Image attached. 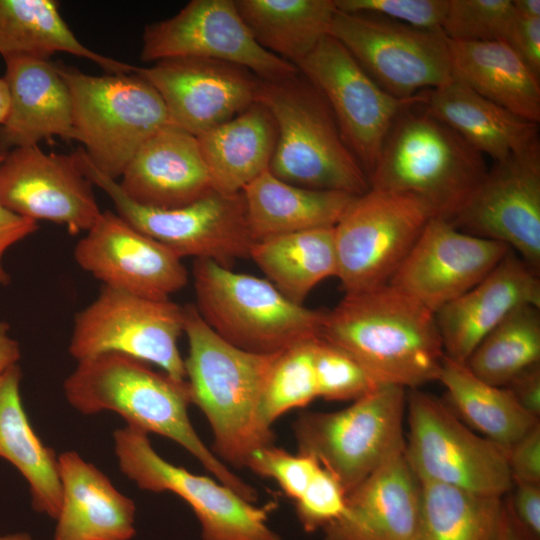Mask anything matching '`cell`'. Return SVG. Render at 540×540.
Segmentation results:
<instances>
[{
	"instance_id": "1",
	"label": "cell",
	"mask_w": 540,
	"mask_h": 540,
	"mask_svg": "<svg viewBox=\"0 0 540 540\" xmlns=\"http://www.w3.org/2000/svg\"><path fill=\"white\" fill-rule=\"evenodd\" d=\"M319 337L351 355L378 385L438 381L445 356L435 313L390 283L345 293Z\"/></svg>"
},
{
	"instance_id": "2",
	"label": "cell",
	"mask_w": 540,
	"mask_h": 540,
	"mask_svg": "<svg viewBox=\"0 0 540 540\" xmlns=\"http://www.w3.org/2000/svg\"><path fill=\"white\" fill-rule=\"evenodd\" d=\"M63 388L67 401L82 414L113 411L129 426L173 440L221 484L249 502L257 500L255 488L232 472L193 428L188 416L191 394L187 381L156 372L133 357L105 353L78 361Z\"/></svg>"
},
{
	"instance_id": "3",
	"label": "cell",
	"mask_w": 540,
	"mask_h": 540,
	"mask_svg": "<svg viewBox=\"0 0 540 540\" xmlns=\"http://www.w3.org/2000/svg\"><path fill=\"white\" fill-rule=\"evenodd\" d=\"M184 308L188 355L184 359L191 403L207 418L214 454L224 463L245 467L250 455L274 444L272 429L259 417L262 394L278 355L240 349L220 337L194 304Z\"/></svg>"
},
{
	"instance_id": "4",
	"label": "cell",
	"mask_w": 540,
	"mask_h": 540,
	"mask_svg": "<svg viewBox=\"0 0 540 540\" xmlns=\"http://www.w3.org/2000/svg\"><path fill=\"white\" fill-rule=\"evenodd\" d=\"M421 102L397 116L368 181L371 188L409 195L433 218L451 221L488 168L481 153Z\"/></svg>"
},
{
	"instance_id": "5",
	"label": "cell",
	"mask_w": 540,
	"mask_h": 540,
	"mask_svg": "<svg viewBox=\"0 0 540 540\" xmlns=\"http://www.w3.org/2000/svg\"><path fill=\"white\" fill-rule=\"evenodd\" d=\"M256 101L270 112L276 126L269 165L275 177L303 188L354 196L370 188L328 103L300 72L281 80L260 79Z\"/></svg>"
},
{
	"instance_id": "6",
	"label": "cell",
	"mask_w": 540,
	"mask_h": 540,
	"mask_svg": "<svg viewBox=\"0 0 540 540\" xmlns=\"http://www.w3.org/2000/svg\"><path fill=\"white\" fill-rule=\"evenodd\" d=\"M192 274L201 318L240 349L274 354L320 335L324 311L292 302L267 279L205 259Z\"/></svg>"
},
{
	"instance_id": "7",
	"label": "cell",
	"mask_w": 540,
	"mask_h": 540,
	"mask_svg": "<svg viewBox=\"0 0 540 540\" xmlns=\"http://www.w3.org/2000/svg\"><path fill=\"white\" fill-rule=\"evenodd\" d=\"M57 67L71 95L75 140L95 168L120 178L142 144L170 124L164 101L134 71L95 76Z\"/></svg>"
},
{
	"instance_id": "8",
	"label": "cell",
	"mask_w": 540,
	"mask_h": 540,
	"mask_svg": "<svg viewBox=\"0 0 540 540\" xmlns=\"http://www.w3.org/2000/svg\"><path fill=\"white\" fill-rule=\"evenodd\" d=\"M407 390L380 385L334 412H305L293 425L298 453L315 458L346 494L405 447Z\"/></svg>"
},
{
	"instance_id": "9",
	"label": "cell",
	"mask_w": 540,
	"mask_h": 540,
	"mask_svg": "<svg viewBox=\"0 0 540 540\" xmlns=\"http://www.w3.org/2000/svg\"><path fill=\"white\" fill-rule=\"evenodd\" d=\"M406 460L420 482L502 497L512 490L507 450L474 432L434 395L407 390Z\"/></svg>"
},
{
	"instance_id": "10",
	"label": "cell",
	"mask_w": 540,
	"mask_h": 540,
	"mask_svg": "<svg viewBox=\"0 0 540 540\" xmlns=\"http://www.w3.org/2000/svg\"><path fill=\"white\" fill-rule=\"evenodd\" d=\"M75 154L84 174L110 197L119 216L180 258L211 260L230 268L237 259L249 257L254 240L242 192L213 190L182 207H145L126 196L116 180L95 168L83 148Z\"/></svg>"
},
{
	"instance_id": "11",
	"label": "cell",
	"mask_w": 540,
	"mask_h": 540,
	"mask_svg": "<svg viewBox=\"0 0 540 540\" xmlns=\"http://www.w3.org/2000/svg\"><path fill=\"white\" fill-rule=\"evenodd\" d=\"M182 333V306L102 285L97 297L76 313L68 350L77 362L105 353L124 354L186 381L178 348Z\"/></svg>"
},
{
	"instance_id": "12",
	"label": "cell",
	"mask_w": 540,
	"mask_h": 540,
	"mask_svg": "<svg viewBox=\"0 0 540 540\" xmlns=\"http://www.w3.org/2000/svg\"><path fill=\"white\" fill-rule=\"evenodd\" d=\"M431 218L409 195L370 187L356 196L334 226L345 293L388 284Z\"/></svg>"
},
{
	"instance_id": "13",
	"label": "cell",
	"mask_w": 540,
	"mask_h": 540,
	"mask_svg": "<svg viewBox=\"0 0 540 540\" xmlns=\"http://www.w3.org/2000/svg\"><path fill=\"white\" fill-rule=\"evenodd\" d=\"M329 35L387 93L410 99L452 79L442 30L412 27L376 14L336 9Z\"/></svg>"
},
{
	"instance_id": "14",
	"label": "cell",
	"mask_w": 540,
	"mask_h": 540,
	"mask_svg": "<svg viewBox=\"0 0 540 540\" xmlns=\"http://www.w3.org/2000/svg\"><path fill=\"white\" fill-rule=\"evenodd\" d=\"M123 474L141 489L169 491L193 510L204 540H280L267 525L269 508L257 507L231 488L163 459L148 434L127 425L113 433Z\"/></svg>"
},
{
	"instance_id": "15",
	"label": "cell",
	"mask_w": 540,
	"mask_h": 540,
	"mask_svg": "<svg viewBox=\"0 0 540 540\" xmlns=\"http://www.w3.org/2000/svg\"><path fill=\"white\" fill-rule=\"evenodd\" d=\"M297 68L328 103L345 143L369 177L395 119L420 102L423 92L410 99L390 95L329 34Z\"/></svg>"
},
{
	"instance_id": "16",
	"label": "cell",
	"mask_w": 540,
	"mask_h": 540,
	"mask_svg": "<svg viewBox=\"0 0 540 540\" xmlns=\"http://www.w3.org/2000/svg\"><path fill=\"white\" fill-rule=\"evenodd\" d=\"M140 58L144 62L173 58L221 61L266 81L299 74L295 65L256 42L233 0H192L174 16L147 25Z\"/></svg>"
},
{
	"instance_id": "17",
	"label": "cell",
	"mask_w": 540,
	"mask_h": 540,
	"mask_svg": "<svg viewBox=\"0 0 540 540\" xmlns=\"http://www.w3.org/2000/svg\"><path fill=\"white\" fill-rule=\"evenodd\" d=\"M450 222L505 244L540 272V140L494 162Z\"/></svg>"
},
{
	"instance_id": "18",
	"label": "cell",
	"mask_w": 540,
	"mask_h": 540,
	"mask_svg": "<svg viewBox=\"0 0 540 540\" xmlns=\"http://www.w3.org/2000/svg\"><path fill=\"white\" fill-rule=\"evenodd\" d=\"M94 184L73 154L46 153L38 145L16 147L0 164V202L33 221L64 225L70 234L88 231L100 210Z\"/></svg>"
},
{
	"instance_id": "19",
	"label": "cell",
	"mask_w": 540,
	"mask_h": 540,
	"mask_svg": "<svg viewBox=\"0 0 540 540\" xmlns=\"http://www.w3.org/2000/svg\"><path fill=\"white\" fill-rule=\"evenodd\" d=\"M74 258L104 286L149 299L167 300L188 282L182 258L110 210L77 242Z\"/></svg>"
},
{
	"instance_id": "20",
	"label": "cell",
	"mask_w": 540,
	"mask_h": 540,
	"mask_svg": "<svg viewBox=\"0 0 540 540\" xmlns=\"http://www.w3.org/2000/svg\"><path fill=\"white\" fill-rule=\"evenodd\" d=\"M510 250L431 218L389 283L436 313L479 283Z\"/></svg>"
},
{
	"instance_id": "21",
	"label": "cell",
	"mask_w": 540,
	"mask_h": 540,
	"mask_svg": "<svg viewBox=\"0 0 540 540\" xmlns=\"http://www.w3.org/2000/svg\"><path fill=\"white\" fill-rule=\"evenodd\" d=\"M134 72L159 93L170 125L196 137L255 103L260 82L245 68L199 58L166 59Z\"/></svg>"
},
{
	"instance_id": "22",
	"label": "cell",
	"mask_w": 540,
	"mask_h": 540,
	"mask_svg": "<svg viewBox=\"0 0 540 540\" xmlns=\"http://www.w3.org/2000/svg\"><path fill=\"white\" fill-rule=\"evenodd\" d=\"M539 273L510 250L479 283L440 308L435 317L445 355L465 363L514 310L540 307Z\"/></svg>"
},
{
	"instance_id": "23",
	"label": "cell",
	"mask_w": 540,
	"mask_h": 540,
	"mask_svg": "<svg viewBox=\"0 0 540 540\" xmlns=\"http://www.w3.org/2000/svg\"><path fill=\"white\" fill-rule=\"evenodd\" d=\"M421 482L404 448L392 454L346 494L343 514L325 526V540H414Z\"/></svg>"
},
{
	"instance_id": "24",
	"label": "cell",
	"mask_w": 540,
	"mask_h": 540,
	"mask_svg": "<svg viewBox=\"0 0 540 540\" xmlns=\"http://www.w3.org/2000/svg\"><path fill=\"white\" fill-rule=\"evenodd\" d=\"M120 178L126 196L150 208L182 207L214 190L197 137L170 124L142 144Z\"/></svg>"
},
{
	"instance_id": "25",
	"label": "cell",
	"mask_w": 540,
	"mask_h": 540,
	"mask_svg": "<svg viewBox=\"0 0 540 540\" xmlns=\"http://www.w3.org/2000/svg\"><path fill=\"white\" fill-rule=\"evenodd\" d=\"M4 60L10 109L0 126V144L9 150L53 137L75 140L71 95L57 64L25 56Z\"/></svg>"
},
{
	"instance_id": "26",
	"label": "cell",
	"mask_w": 540,
	"mask_h": 540,
	"mask_svg": "<svg viewBox=\"0 0 540 540\" xmlns=\"http://www.w3.org/2000/svg\"><path fill=\"white\" fill-rule=\"evenodd\" d=\"M62 488L53 540H129L135 534L134 502L74 451L57 456Z\"/></svg>"
},
{
	"instance_id": "27",
	"label": "cell",
	"mask_w": 540,
	"mask_h": 540,
	"mask_svg": "<svg viewBox=\"0 0 540 540\" xmlns=\"http://www.w3.org/2000/svg\"><path fill=\"white\" fill-rule=\"evenodd\" d=\"M421 106L494 162L539 139V124L526 120L451 79L423 92Z\"/></svg>"
},
{
	"instance_id": "28",
	"label": "cell",
	"mask_w": 540,
	"mask_h": 540,
	"mask_svg": "<svg viewBox=\"0 0 540 540\" xmlns=\"http://www.w3.org/2000/svg\"><path fill=\"white\" fill-rule=\"evenodd\" d=\"M255 242L284 234L334 227L356 197L295 186L263 172L242 190Z\"/></svg>"
},
{
	"instance_id": "29",
	"label": "cell",
	"mask_w": 540,
	"mask_h": 540,
	"mask_svg": "<svg viewBox=\"0 0 540 540\" xmlns=\"http://www.w3.org/2000/svg\"><path fill=\"white\" fill-rule=\"evenodd\" d=\"M215 191L237 194L269 170L276 126L259 102L197 136Z\"/></svg>"
},
{
	"instance_id": "30",
	"label": "cell",
	"mask_w": 540,
	"mask_h": 540,
	"mask_svg": "<svg viewBox=\"0 0 540 540\" xmlns=\"http://www.w3.org/2000/svg\"><path fill=\"white\" fill-rule=\"evenodd\" d=\"M452 78L479 95L540 123V77L504 41L448 40Z\"/></svg>"
},
{
	"instance_id": "31",
	"label": "cell",
	"mask_w": 540,
	"mask_h": 540,
	"mask_svg": "<svg viewBox=\"0 0 540 540\" xmlns=\"http://www.w3.org/2000/svg\"><path fill=\"white\" fill-rule=\"evenodd\" d=\"M21 376L17 364L0 374V457L28 482L33 508L56 519L62 498L57 456L30 425L20 396Z\"/></svg>"
},
{
	"instance_id": "32",
	"label": "cell",
	"mask_w": 540,
	"mask_h": 540,
	"mask_svg": "<svg viewBox=\"0 0 540 540\" xmlns=\"http://www.w3.org/2000/svg\"><path fill=\"white\" fill-rule=\"evenodd\" d=\"M63 52L86 58L108 74L131 73L135 66L86 47L71 31L53 0H0V54L50 60Z\"/></svg>"
},
{
	"instance_id": "33",
	"label": "cell",
	"mask_w": 540,
	"mask_h": 540,
	"mask_svg": "<svg viewBox=\"0 0 540 540\" xmlns=\"http://www.w3.org/2000/svg\"><path fill=\"white\" fill-rule=\"evenodd\" d=\"M438 381L446 388V403L454 413L471 429L505 450L540 423L506 387L483 381L465 363L446 355Z\"/></svg>"
},
{
	"instance_id": "34",
	"label": "cell",
	"mask_w": 540,
	"mask_h": 540,
	"mask_svg": "<svg viewBox=\"0 0 540 540\" xmlns=\"http://www.w3.org/2000/svg\"><path fill=\"white\" fill-rule=\"evenodd\" d=\"M256 42L296 67L329 34L334 0H236Z\"/></svg>"
},
{
	"instance_id": "35",
	"label": "cell",
	"mask_w": 540,
	"mask_h": 540,
	"mask_svg": "<svg viewBox=\"0 0 540 540\" xmlns=\"http://www.w3.org/2000/svg\"><path fill=\"white\" fill-rule=\"evenodd\" d=\"M249 257L286 298L303 305L323 280L338 272L334 227L284 234L255 242Z\"/></svg>"
},
{
	"instance_id": "36",
	"label": "cell",
	"mask_w": 540,
	"mask_h": 540,
	"mask_svg": "<svg viewBox=\"0 0 540 540\" xmlns=\"http://www.w3.org/2000/svg\"><path fill=\"white\" fill-rule=\"evenodd\" d=\"M505 512L502 497L421 482L414 540H501Z\"/></svg>"
},
{
	"instance_id": "37",
	"label": "cell",
	"mask_w": 540,
	"mask_h": 540,
	"mask_svg": "<svg viewBox=\"0 0 540 540\" xmlns=\"http://www.w3.org/2000/svg\"><path fill=\"white\" fill-rule=\"evenodd\" d=\"M540 363V307L510 313L477 345L465 364L483 381L505 387L526 368Z\"/></svg>"
},
{
	"instance_id": "38",
	"label": "cell",
	"mask_w": 540,
	"mask_h": 540,
	"mask_svg": "<svg viewBox=\"0 0 540 540\" xmlns=\"http://www.w3.org/2000/svg\"><path fill=\"white\" fill-rule=\"evenodd\" d=\"M315 340L299 343L278 355L259 408L265 427L272 429L273 423L285 412L304 407L318 397L313 360Z\"/></svg>"
},
{
	"instance_id": "39",
	"label": "cell",
	"mask_w": 540,
	"mask_h": 540,
	"mask_svg": "<svg viewBox=\"0 0 540 540\" xmlns=\"http://www.w3.org/2000/svg\"><path fill=\"white\" fill-rule=\"evenodd\" d=\"M515 15L512 0H449L442 31L455 42L505 41Z\"/></svg>"
},
{
	"instance_id": "40",
	"label": "cell",
	"mask_w": 540,
	"mask_h": 540,
	"mask_svg": "<svg viewBox=\"0 0 540 540\" xmlns=\"http://www.w3.org/2000/svg\"><path fill=\"white\" fill-rule=\"evenodd\" d=\"M318 397L332 401H354L378 385L346 351L316 338L313 350Z\"/></svg>"
},
{
	"instance_id": "41",
	"label": "cell",
	"mask_w": 540,
	"mask_h": 540,
	"mask_svg": "<svg viewBox=\"0 0 540 540\" xmlns=\"http://www.w3.org/2000/svg\"><path fill=\"white\" fill-rule=\"evenodd\" d=\"M245 467L259 476L274 479L284 493L295 501L321 465L311 456L294 455L272 444L254 451Z\"/></svg>"
},
{
	"instance_id": "42",
	"label": "cell",
	"mask_w": 540,
	"mask_h": 540,
	"mask_svg": "<svg viewBox=\"0 0 540 540\" xmlns=\"http://www.w3.org/2000/svg\"><path fill=\"white\" fill-rule=\"evenodd\" d=\"M346 13L376 14L412 27L442 30L449 0H334Z\"/></svg>"
},
{
	"instance_id": "43",
	"label": "cell",
	"mask_w": 540,
	"mask_h": 540,
	"mask_svg": "<svg viewBox=\"0 0 540 540\" xmlns=\"http://www.w3.org/2000/svg\"><path fill=\"white\" fill-rule=\"evenodd\" d=\"M346 507V492L338 479L322 466L302 495L295 500L297 517L312 532L338 519Z\"/></svg>"
},
{
	"instance_id": "44",
	"label": "cell",
	"mask_w": 540,
	"mask_h": 540,
	"mask_svg": "<svg viewBox=\"0 0 540 540\" xmlns=\"http://www.w3.org/2000/svg\"><path fill=\"white\" fill-rule=\"evenodd\" d=\"M513 483L540 484V423L507 450Z\"/></svg>"
},
{
	"instance_id": "45",
	"label": "cell",
	"mask_w": 540,
	"mask_h": 540,
	"mask_svg": "<svg viewBox=\"0 0 540 540\" xmlns=\"http://www.w3.org/2000/svg\"><path fill=\"white\" fill-rule=\"evenodd\" d=\"M504 42L540 77V18L516 13Z\"/></svg>"
},
{
	"instance_id": "46",
	"label": "cell",
	"mask_w": 540,
	"mask_h": 540,
	"mask_svg": "<svg viewBox=\"0 0 540 540\" xmlns=\"http://www.w3.org/2000/svg\"><path fill=\"white\" fill-rule=\"evenodd\" d=\"M514 493L507 506L529 540L540 537V484L513 483Z\"/></svg>"
},
{
	"instance_id": "47",
	"label": "cell",
	"mask_w": 540,
	"mask_h": 540,
	"mask_svg": "<svg viewBox=\"0 0 540 540\" xmlns=\"http://www.w3.org/2000/svg\"><path fill=\"white\" fill-rule=\"evenodd\" d=\"M9 150L0 144V164ZM38 229L36 221L24 218L2 205L0 202V284L8 285L10 275L5 271L2 260L5 252L15 243L25 239Z\"/></svg>"
},
{
	"instance_id": "48",
	"label": "cell",
	"mask_w": 540,
	"mask_h": 540,
	"mask_svg": "<svg viewBox=\"0 0 540 540\" xmlns=\"http://www.w3.org/2000/svg\"><path fill=\"white\" fill-rule=\"evenodd\" d=\"M527 412L540 416V363L516 375L505 386Z\"/></svg>"
},
{
	"instance_id": "49",
	"label": "cell",
	"mask_w": 540,
	"mask_h": 540,
	"mask_svg": "<svg viewBox=\"0 0 540 540\" xmlns=\"http://www.w3.org/2000/svg\"><path fill=\"white\" fill-rule=\"evenodd\" d=\"M9 324L0 322V374L17 364L21 352L19 343L8 335Z\"/></svg>"
},
{
	"instance_id": "50",
	"label": "cell",
	"mask_w": 540,
	"mask_h": 540,
	"mask_svg": "<svg viewBox=\"0 0 540 540\" xmlns=\"http://www.w3.org/2000/svg\"><path fill=\"white\" fill-rule=\"evenodd\" d=\"M501 540H529L519 525L514 520L510 510L506 506Z\"/></svg>"
},
{
	"instance_id": "51",
	"label": "cell",
	"mask_w": 540,
	"mask_h": 540,
	"mask_svg": "<svg viewBox=\"0 0 540 540\" xmlns=\"http://www.w3.org/2000/svg\"><path fill=\"white\" fill-rule=\"evenodd\" d=\"M512 3L517 14L540 18V0H512Z\"/></svg>"
},
{
	"instance_id": "52",
	"label": "cell",
	"mask_w": 540,
	"mask_h": 540,
	"mask_svg": "<svg viewBox=\"0 0 540 540\" xmlns=\"http://www.w3.org/2000/svg\"><path fill=\"white\" fill-rule=\"evenodd\" d=\"M10 109V92L5 78H0V126L6 121Z\"/></svg>"
},
{
	"instance_id": "53",
	"label": "cell",
	"mask_w": 540,
	"mask_h": 540,
	"mask_svg": "<svg viewBox=\"0 0 540 540\" xmlns=\"http://www.w3.org/2000/svg\"><path fill=\"white\" fill-rule=\"evenodd\" d=\"M0 540H32V538L27 533H15L0 535Z\"/></svg>"
}]
</instances>
